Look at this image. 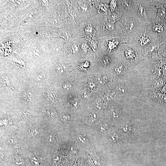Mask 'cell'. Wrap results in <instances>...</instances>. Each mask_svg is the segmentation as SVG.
<instances>
[{
  "instance_id": "cell-10",
  "label": "cell",
  "mask_w": 166,
  "mask_h": 166,
  "mask_svg": "<svg viewBox=\"0 0 166 166\" xmlns=\"http://www.w3.org/2000/svg\"><path fill=\"white\" fill-rule=\"evenodd\" d=\"M97 115L96 113L92 112L89 113L87 116L86 120L88 123L93 124L97 120Z\"/></svg>"
},
{
  "instance_id": "cell-5",
  "label": "cell",
  "mask_w": 166,
  "mask_h": 166,
  "mask_svg": "<svg viewBox=\"0 0 166 166\" xmlns=\"http://www.w3.org/2000/svg\"><path fill=\"white\" fill-rule=\"evenodd\" d=\"M135 45L142 53L147 48L151 47L156 43L145 31L141 33L132 43Z\"/></svg>"
},
{
  "instance_id": "cell-31",
  "label": "cell",
  "mask_w": 166,
  "mask_h": 166,
  "mask_svg": "<svg viewBox=\"0 0 166 166\" xmlns=\"http://www.w3.org/2000/svg\"><path fill=\"white\" fill-rule=\"evenodd\" d=\"M60 160V156L58 155H55L53 159V162L55 164H57L59 162Z\"/></svg>"
},
{
  "instance_id": "cell-9",
  "label": "cell",
  "mask_w": 166,
  "mask_h": 166,
  "mask_svg": "<svg viewBox=\"0 0 166 166\" xmlns=\"http://www.w3.org/2000/svg\"><path fill=\"white\" fill-rule=\"evenodd\" d=\"M44 113L46 116L50 119H54L57 117V113L54 109L51 107H47L44 109Z\"/></svg>"
},
{
  "instance_id": "cell-15",
  "label": "cell",
  "mask_w": 166,
  "mask_h": 166,
  "mask_svg": "<svg viewBox=\"0 0 166 166\" xmlns=\"http://www.w3.org/2000/svg\"><path fill=\"white\" fill-rule=\"evenodd\" d=\"M32 113L31 112L25 109L22 112L21 114V117L23 120H28L31 118Z\"/></svg>"
},
{
  "instance_id": "cell-27",
  "label": "cell",
  "mask_w": 166,
  "mask_h": 166,
  "mask_svg": "<svg viewBox=\"0 0 166 166\" xmlns=\"http://www.w3.org/2000/svg\"><path fill=\"white\" fill-rule=\"evenodd\" d=\"M117 5V2L116 1H112L110 3V8L112 12H114Z\"/></svg>"
},
{
  "instance_id": "cell-26",
  "label": "cell",
  "mask_w": 166,
  "mask_h": 166,
  "mask_svg": "<svg viewBox=\"0 0 166 166\" xmlns=\"http://www.w3.org/2000/svg\"><path fill=\"white\" fill-rule=\"evenodd\" d=\"M8 143L10 144L13 145L16 143L17 140L15 138L12 136L9 137L8 138Z\"/></svg>"
},
{
  "instance_id": "cell-13",
  "label": "cell",
  "mask_w": 166,
  "mask_h": 166,
  "mask_svg": "<svg viewBox=\"0 0 166 166\" xmlns=\"http://www.w3.org/2000/svg\"><path fill=\"white\" fill-rule=\"evenodd\" d=\"M30 161L31 163L35 166H41V161L38 156L36 155H33L30 157Z\"/></svg>"
},
{
  "instance_id": "cell-1",
  "label": "cell",
  "mask_w": 166,
  "mask_h": 166,
  "mask_svg": "<svg viewBox=\"0 0 166 166\" xmlns=\"http://www.w3.org/2000/svg\"><path fill=\"white\" fill-rule=\"evenodd\" d=\"M118 25L120 35L123 43H131L144 32L147 25L134 17H122Z\"/></svg>"
},
{
  "instance_id": "cell-12",
  "label": "cell",
  "mask_w": 166,
  "mask_h": 166,
  "mask_svg": "<svg viewBox=\"0 0 166 166\" xmlns=\"http://www.w3.org/2000/svg\"><path fill=\"white\" fill-rule=\"evenodd\" d=\"M62 87L64 91H69L73 89V85L71 81H66L63 83Z\"/></svg>"
},
{
  "instance_id": "cell-19",
  "label": "cell",
  "mask_w": 166,
  "mask_h": 166,
  "mask_svg": "<svg viewBox=\"0 0 166 166\" xmlns=\"http://www.w3.org/2000/svg\"><path fill=\"white\" fill-rule=\"evenodd\" d=\"M111 115L114 118H117L120 114V112L119 109L117 107H114L113 108L111 111Z\"/></svg>"
},
{
  "instance_id": "cell-22",
  "label": "cell",
  "mask_w": 166,
  "mask_h": 166,
  "mask_svg": "<svg viewBox=\"0 0 166 166\" xmlns=\"http://www.w3.org/2000/svg\"><path fill=\"white\" fill-rule=\"evenodd\" d=\"M117 89L119 92L121 93H125L126 91V86L123 84H120L117 85Z\"/></svg>"
},
{
  "instance_id": "cell-33",
  "label": "cell",
  "mask_w": 166,
  "mask_h": 166,
  "mask_svg": "<svg viewBox=\"0 0 166 166\" xmlns=\"http://www.w3.org/2000/svg\"><path fill=\"white\" fill-rule=\"evenodd\" d=\"M106 126L105 125H103L100 126L99 128V130L102 133H105L106 131Z\"/></svg>"
},
{
  "instance_id": "cell-16",
  "label": "cell",
  "mask_w": 166,
  "mask_h": 166,
  "mask_svg": "<svg viewBox=\"0 0 166 166\" xmlns=\"http://www.w3.org/2000/svg\"><path fill=\"white\" fill-rule=\"evenodd\" d=\"M58 137L56 134H52L49 135L47 138V140L48 142L51 144H54L58 141Z\"/></svg>"
},
{
  "instance_id": "cell-7",
  "label": "cell",
  "mask_w": 166,
  "mask_h": 166,
  "mask_svg": "<svg viewBox=\"0 0 166 166\" xmlns=\"http://www.w3.org/2000/svg\"><path fill=\"white\" fill-rule=\"evenodd\" d=\"M128 62L121 61L117 64L114 68V71L116 74L119 75L124 73L128 69L129 63Z\"/></svg>"
},
{
  "instance_id": "cell-6",
  "label": "cell",
  "mask_w": 166,
  "mask_h": 166,
  "mask_svg": "<svg viewBox=\"0 0 166 166\" xmlns=\"http://www.w3.org/2000/svg\"><path fill=\"white\" fill-rule=\"evenodd\" d=\"M121 11L120 15L121 18L134 17V0L120 1Z\"/></svg>"
},
{
  "instance_id": "cell-11",
  "label": "cell",
  "mask_w": 166,
  "mask_h": 166,
  "mask_svg": "<svg viewBox=\"0 0 166 166\" xmlns=\"http://www.w3.org/2000/svg\"><path fill=\"white\" fill-rule=\"evenodd\" d=\"M77 140L82 144H86L88 143V140L86 136V134L82 132L79 134L77 136Z\"/></svg>"
},
{
  "instance_id": "cell-34",
  "label": "cell",
  "mask_w": 166,
  "mask_h": 166,
  "mask_svg": "<svg viewBox=\"0 0 166 166\" xmlns=\"http://www.w3.org/2000/svg\"><path fill=\"white\" fill-rule=\"evenodd\" d=\"M73 52L75 53L78 52V48L77 45L75 44V45H73Z\"/></svg>"
},
{
  "instance_id": "cell-23",
  "label": "cell",
  "mask_w": 166,
  "mask_h": 166,
  "mask_svg": "<svg viewBox=\"0 0 166 166\" xmlns=\"http://www.w3.org/2000/svg\"><path fill=\"white\" fill-rule=\"evenodd\" d=\"M96 81L100 84H102L105 82L106 80L105 76H99L97 78Z\"/></svg>"
},
{
  "instance_id": "cell-20",
  "label": "cell",
  "mask_w": 166,
  "mask_h": 166,
  "mask_svg": "<svg viewBox=\"0 0 166 166\" xmlns=\"http://www.w3.org/2000/svg\"><path fill=\"white\" fill-rule=\"evenodd\" d=\"M29 132L30 135L33 138L36 137L39 135V130L36 128H32L29 130Z\"/></svg>"
},
{
  "instance_id": "cell-30",
  "label": "cell",
  "mask_w": 166,
  "mask_h": 166,
  "mask_svg": "<svg viewBox=\"0 0 166 166\" xmlns=\"http://www.w3.org/2000/svg\"><path fill=\"white\" fill-rule=\"evenodd\" d=\"M81 95L82 98L84 99H87L89 97L90 95V93L87 90H84L81 93Z\"/></svg>"
},
{
  "instance_id": "cell-21",
  "label": "cell",
  "mask_w": 166,
  "mask_h": 166,
  "mask_svg": "<svg viewBox=\"0 0 166 166\" xmlns=\"http://www.w3.org/2000/svg\"><path fill=\"white\" fill-rule=\"evenodd\" d=\"M13 162L16 165L21 166L24 164V161L20 157H17L14 159Z\"/></svg>"
},
{
  "instance_id": "cell-29",
  "label": "cell",
  "mask_w": 166,
  "mask_h": 166,
  "mask_svg": "<svg viewBox=\"0 0 166 166\" xmlns=\"http://www.w3.org/2000/svg\"><path fill=\"white\" fill-rule=\"evenodd\" d=\"M61 66H58L57 71L59 73H63L66 70V67L65 65H61Z\"/></svg>"
},
{
  "instance_id": "cell-2",
  "label": "cell",
  "mask_w": 166,
  "mask_h": 166,
  "mask_svg": "<svg viewBox=\"0 0 166 166\" xmlns=\"http://www.w3.org/2000/svg\"><path fill=\"white\" fill-rule=\"evenodd\" d=\"M134 17L148 24L157 16V9L152 1L134 0Z\"/></svg>"
},
{
  "instance_id": "cell-8",
  "label": "cell",
  "mask_w": 166,
  "mask_h": 166,
  "mask_svg": "<svg viewBox=\"0 0 166 166\" xmlns=\"http://www.w3.org/2000/svg\"><path fill=\"white\" fill-rule=\"evenodd\" d=\"M48 100L52 104H56L58 102L59 98L54 90L47 89L44 94Z\"/></svg>"
},
{
  "instance_id": "cell-32",
  "label": "cell",
  "mask_w": 166,
  "mask_h": 166,
  "mask_svg": "<svg viewBox=\"0 0 166 166\" xmlns=\"http://www.w3.org/2000/svg\"><path fill=\"white\" fill-rule=\"evenodd\" d=\"M95 107L98 110H101L102 108V105L100 101H97L95 104Z\"/></svg>"
},
{
  "instance_id": "cell-18",
  "label": "cell",
  "mask_w": 166,
  "mask_h": 166,
  "mask_svg": "<svg viewBox=\"0 0 166 166\" xmlns=\"http://www.w3.org/2000/svg\"><path fill=\"white\" fill-rule=\"evenodd\" d=\"M61 119L62 122L65 124H68L70 123L71 121V118L70 115L66 113L62 114Z\"/></svg>"
},
{
  "instance_id": "cell-28",
  "label": "cell",
  "mask_w": 166,
  "mask_h": 166,
  "mask_svg": "<svg viewBox=\"0 0 166 166\" xmlns=\"http://www.w3.org/2000/svg\"><path fill=\"white\" fill-rule=\"evenodd\" d=\"M87 87L90 90L95 89L96 87V84L93 81H89L87 84Z\"/></svg>"
},
{
  "instance_id": "cell-3",
  "label": "cell",
  "mask_w": 166,
  "mask_h": 166,
  "mask_svg": "<svg viewBox=\"0 0 166 166\" xmlns=\"http://www.w3.org/2000/svg\"><path fill=\"white\" fill-rule=\"evenodd\" d=\"M160 20V19L157 17L147 24L146 28L148 35L156 43L159 41L160 36H162L166 30L165 26Z\"/></svg>"
},
{
  "instance_id": "cell-24",
  "label": "cell",
  "mask_w": 166,
  "mask_h": 166,
  "mask_svg": "<svg viewBox=\"0 0 166 166\" xmlns=\"http://www.w3.org/2000/svg\"><path fill=\"white\" fill-rule=\"evenodd\" d=\"M164 84V82L162 79H158L155 81L154 85L157 87H160L162 86Z\"/></svg>"
},
{
  "instance_id": "cell-25",
  "label": "cell",
  "mask_w": 166,
  "mask_h": 166,
  "mask_svg": "<svg viewBox=\"0 0 166 166\" xmlns=\"http://www.w3.org/2000/svg\"><path fill=\"white\" fill-rule=\"evenodd\" d=\"M111 59L108 56H105L102 59V64L104 65H107L110 63Z\"/></svg>"
},
{
  "instance_id": "cell-14",
  "label": "cell",
  "mask_w": 166,
  "mask_h": 166,
  "mask_svg": "<svg viewBox=\"0 0 166 166\" xmlns=\"http://www.w3.org/2000/svg\"><path fill=\"white\" fill-rule=\"evenodd\" d=\"M21 96L23 99L28 101H32V94L31 92L29 91H24L21 94Z\"/></svg>"
},
{
  "instance_id": "cell-4",
  "label": "cell",
  "mask_w": 166,
  "mask_h": 166,
  "mask_svg": "<svg viewBox=\"0 0 166 166\" xmlns=\"http://www.w3.org/2000/svg\"><path fill=\"white\" fill-rule=\"evenodd\" d=\"M122 44L121 48L127 62L133 64L138 62L140 59L139 54H142L140 50L132 43Z\"/></svg>"
},
{
  "instance_id": "cell-17",
  "label": "cell",
  "mask_w": 166,
  "mask_h": 166,
  "mask_svg": "<svg viewBox=\"0 0 166 166\" xmlns=\"http://www.w3.org/2000/svg\"><path fill=\"white\" fill-rule=\"evenodd\" d=\"M46 74L43 70L37 72L35 76V79L37 81H41L44 80L46 77Z\"/></svg>"
}]
</instances>
